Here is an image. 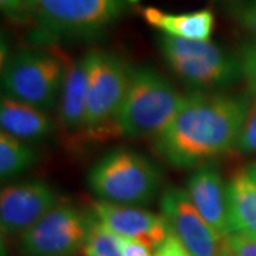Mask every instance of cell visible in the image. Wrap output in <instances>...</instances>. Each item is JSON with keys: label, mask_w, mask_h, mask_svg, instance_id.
<instances>
[{"label": "cell", "mask_w": 256, "mask_h": 256, "mask_svg": "<svg viewBox=\"0 0 256 256\" xmlns=\"http://www.w3.org/2000/svg\"><path fill=\"white\" fill-rule=\"evenodd\" d=\"M249 101L240 96L196 92L154 138L156 154L175 168H195L236 148Z\"/></svg>", "instance_id": "obj_1"}, {"label": "cell", "mask_w": 256, "mask_h": 256, "mask_svg": "<svg viewBox=\"0 0 256 256\" xmlns=\"http://www.w3.org/2000/svg\"><path fill=\"white\" fill-rule=\"evenodd\" d=\"M184 100L172 84L152 68L131 67L117 117L120 134L134 140H154L174 120Z\"/></svg>", "instance_id": "obj_2"}, {"label": "cell", "mask_w": 256, "mask_h": 256, "mask_svg": "<svg viewBox=\"0 0 256 256\" xmlns=\"http://www.w3.org/2000/svg\"><path fill=\"white\" fill-rule=\"evenodd\" d=\"M156 165L134 150L116 148L92 165L87 185L101 201L141 206L156 196L161 186Z\"/></svg>", "instance_id": "obj_3"}, {"label": "cell", "mask_w": 256, "mask_h": 256, "mask_svg": "<svg viewBox=\"0 0 256 256\" xmlns=\"http://www.w3.org/2000/svg\"><path fill=\"white\" fill-rule=\"evenodd\" d=\"M37 36L90 38L116 24L126 14L128 0H28Z\"/></svg>", "instance_id": "obj_4"}, {"label": "cell", "mask_w": 256, "mask_h": 256, "mask_svg": "<svg viewBox=\"0 0 256 256\" xmlns=\"http://www.w3.org/2000/svg\"><path fill=\"white\" fill-rule=\"evenodd\" d=\"M158 43L170 70L190 87L210 92L229 87L242 78L238 56L212 42L164 34Z\"/></svg>", "instance_id": "obj_5"}, {"label": "cell", "mask_w": 256, "mask_h": 256, "mask_svg": "<svg viewBox=\"0 0 256 256\" xmlns=\"http://www.w3.org/2000/svg\"><path fill=\"white\" fill-rule=\"evenodd\" d=\"M88 54V87L84 114V138L121 136L117 117L127 92L130 68L120 56L92 50Z\"/></svg>", "instance_id": "obj_6"}, {"label": "cell", "mask_w": 256, "mask_h": 256, "mask_svg": "<svg viewBox=\"0 0 256 256\" xmlns=\"http://www.w3.org/2000/svg\"><path fill=\"white\" fill-rule=\"evenodd\" d=\"M63 80L64 63L60 53L23 50L3 67V96L40 110H50L62 96Z\"/></svg>", "instance_id": "obj_7"}, {"label": "cell", "mask_w": 256, "mask_h": 256, "mask_svg": "<svg viewBox=\"0 0 256 256\" xmlns=\"http://www.w3.org/2000/svg\"><path fill=\"white\" fill-rule=\"evenodd\" d=\"M92 212L58 202L42 220L20 235L24 256H74L82 250Z\"/></svg>", "instance_id": "obj_8"}, {"label": "cell", "mask_w": 256, "mask_h": 256, "mask_svg": "<svg viewBox=\"0 0 256 256\" xmlns=\"http://www.w3.org/2000/svg\"><path fill=\"white\" fill-rule=\"evenodd\" d=\"M161 212L171 232L192 256H220L224 238L202 218L186 191L168 188L161 198Z\"/></svg>", "instance_id": "obj_9"}, {"label": "cell", "mask_w": 256, "mask_h": 256, "mask_svg": "<svg viewBox=\"0 0 256 256\" xmlns=\"http://www.w3.org/2000/svg\"><path fill=\"white\" fill-rule=\"evenodd\" d=\"M58 195L42 180L6 185L0 194L3 236L23 235L58 204Z\"/></svg>", "instance_id": "obj_10"}, {"label": "cell", "mask_w": 256, "mask_h": 256, "mask_svg": "<svg viewBox=\"0 0 256 256\" xmlns=\"http://www.w3.org/2000/svg\"><path fill=\"white\" fill-rule=\"evenodd\" d=\"M92 210L117 235L140 240L152 249L160 246L171 234V228L162 215H156L140 206L96 201L92 202Z\"/></svg>", "instance_id": "obj_11"}, {"label": "cell", "mask_w": 256, "mask_h": 256, "mask_svg": "<svg viewBox=\"0 0 256 256\" xmlns=\"http://www.w3.org/2000/svg\"><path fill=\"white\" fill-rule=\"evenodd\" d=\"M185 191L202 218L222 238L230 235L226 184L224 182L216 165L208 162L198 166V170L190 176Z\"/></svg>", "instance_id": "obj_12"}, {"label": "cell", "mask_w": 256, "mask_h": 256, "mask_svg": "<svg viewBox=\"0 0 256 256\" xmlns=\"http://www.w3.org/2000/svg\"><path fill=\"white\" fill-rule=\"evenodd\" d=\"M64 63V80L60 96L58 118L62 127L68 132L84 130L86 98L88 87V54L80 60H70L60 53Z\"/></svg>", "instance_id": "obj_13"}, {"label": "cell", "mask_w": 256, "mask_h": 256, "mask_svg": "<svg viewBox=\"0 0 256 256\" xmlns=\"http://www.w3.org/2000/svg\"><path fill=\"white\" fill-rule=\"evenodd\" d=\"M141 14L150 26L158 28L166 36L186 40L210 42L215 28V16L208 9L191 13H166L148 6L141 10Z\"/></svg>", "instance_id": "obj_14"}, {"label": "cell", "mask_w": 256, "mask_h": 256, "mask_svg": "<svg viewBox=\"0 0 256 256\" xmlns=\"http://www.w3.org/2000/svg\"><path fill=\"white\" fill-rule=\"evenodd\" d=\"M0 126L2 131L23 141H42L54 130L44 110L8 96H3L0 102Z\"/></svg>", "instance_id": "obj_15"}, {"label": "cell", "mask_w": 256, "mask_h": 256, "mask_svg": "<svg viewBox=\"0 0 256 256\" xmlns=\"http://www.w3.org/2000/svg\"><path fill=\"white\" fill-rule=\"evenodd\" d=\"M230 234L256 239V182L240 170L226 184Z\"/></svg>", "instance_id": "obj_16"}, {"label": "cell", "mask_w": 256, "mask_h": 256, "mask_svg": "<svg viewBox=\"0 0 256 256\" xmlns=\"http://www.w3.org/2000/svg\"><path fill=\"white\" fill-rule=\"evenodd\" d=\"M37 161L36 151L26 141L13 137L8 132H0V178L12 180L26 172Z\"/></svg>", "instance_id": "obj_17"}, {"label": "cell", "mask_w": 256, "mask_h": 256, "mask_svg": "<svg viewBox=\"0 0 256 256\" xmlns=\"http://www.w3.org/2000/svg\"><path fill=\"white\" fill-rule=\"evenodd\" d=\"M84 256H124L121 236L104 225L92 210L88 232L82 246Z\"/></svg>", "instance_id": "obj_18"}, {"label": "cell", "mask_w": 256, "mask_h": 256, "mask_svg": "<svg viewBox=\"0 0 256 256\" xmlns=\"http://www.w3.org/2000/svg\"><path fill=\"white\" fill-rule=\"evenodd\" d=\"M238 60L242 78L246 82L252 98L256 100V42L244 43L239 47Z\"/></svg>", "instance_id": "obj_19"}, {"label": "cell", "mask_w": 256, "mask_h": 256, "mask_svg": "<svg viewBox=\"0 0 256 256\" xmlns=\"http://www.w3.org/2000/svg\"><path fill=\"white\" fill-rule=\"evenodd\" d=\"M228 10L232 18L256 42V0H232Z\"/></svg>", "instance_id": "obj_20"}, {"label": "cell", "mask_w": 256, "mask_h": 256, "mask_svg": "<svg viewBox=\"0 0 256 256\" xmlns=\"http://www.w3.org/2000/svg\"><path fill=\"white\" fill-rule=\"evenodd\" d=\"M236 148L242 154H256V100L249 101Z\"/></svg>", "instance_id": "obj_21"}, {"label": "cell", "mask_w": 256, "mask_h": 256, "mask_svg": "<svg viewBox=\"0 0 256 256\" xmlns=\"http://www.w3.org/2000/svg\"><path fill=\"white\" fill-rule=\"evenodd\" d=\"M220 256H256V239L230 234L224 238Z\"/></svg>", "instance_id": "obj_22"}, {"label": "cell", "mask_w": 256, "mask_h": 256, "mask_svg": "<svg viewBox=\"0 0 256 256\" xmlns=\"http://www.w3.org/2000/svg\"><path fill=\"white\" fill-rule=\"evenodd\" d=\"M0 9L6 18L14 23H28L33 20L28 0H0Z\"/></svg>", "instance_id": "obj_23"}, {"label": "cell", "mask_w": 256, "mask_h": 256, "mask_svg": "<svg viewBox=\"0 0 256 256\" xmlns=\"http://www.w3.org/2000/svg\"><path fill=\"white\" fill-rule=\"evenodd\" d=\"M156 256H192L181 240L171 232L168 238L156 249Z\"/></svg>", "instance_id": "obj_24"}, {"label": "cell", "mask_w": 256, "mask_h": 256, "mask_svg": "<svg viewBox=\"0 0 256 256\" xmlns=\"http://www.w3.org/2000/svg\"><path fill=\"white\" fill-rule=\"evenodd\" d=\"M121 245H122L124 256H156L152 254V248L136 239L121 236Z\"/></svg>", "instance_id": "obj_25"}, {"label": "cell", "mask_w": 256, "mask_h": 256, "mask_svg": "<svg viewBox=\"0 0 256 256\" xmlns=\"http://www.w3.org/2000/svg\"><path fill=\"white\" fill-rule=\"evenodd\" d=\"M246 171H248V174L252 176V180H254V181L256 182V162H254L252 165H249Z\"/></svg>", "instance_id": "obj_26"}]
</instances>
